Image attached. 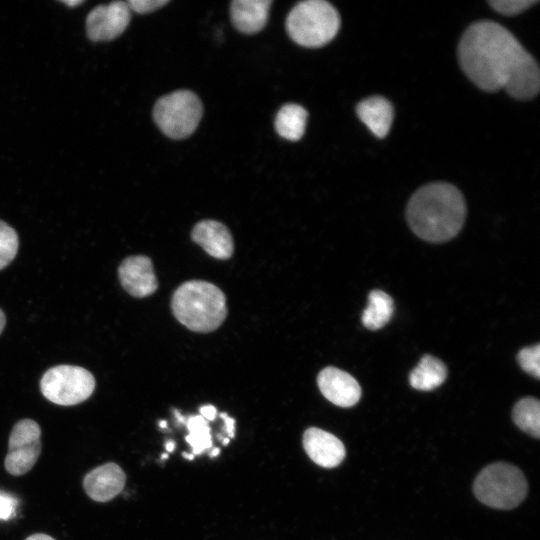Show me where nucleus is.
<instances>
[{"label": "nucleus", "mask_w": 540, "mask_h": 540, "mask_svg": "<svg viewBox=\"0 0 540 540\" xmlns=\"http://www.w3.org/2000/svg\"><path fill=\"white\" fill-rule=\"evenodd\" d=\"M171 309L181 324L200 333L216 330L227 316L223 291L202 280L181 284L172 295Z\"/></svg>", "instance_id": "7ed1b4c3"}, {"label": "nucleus", "mask_w": 540, "mask_h": 540, "mask_svg": "<svg viewBox=\"0 0 540 540\" xmlns=\"http://www.w3.org/2000/svg\"><path fill=\"white\" fill-rule=\"evenodd\" d=\"M118 275L122 287L137 298L149 296L158 288L152 261L144 255L124 259L118 268Z\"/></svg>", "instance_id": "9d476101"}, {"label": "nucleus", "mask_w": 540, "mask_h": 540, "mask_svg": "<svg viewBox=\"0 0 540 540\" xmlns=\"http://www.w3.org/2000/svg\"><path fill=\"white\" fill-rule=\"evenodd\" d=\"M219 453H220L219 448L215 447V448H212V450H211V452H210V456H211V457H215V456H217Z\"/></svg>", "instance_id": "473e14b6"}, {"label": "nucleus", "mask_w": 540, "mask_h": 540, "mask_svg": "<svg viewBox=\"0 0 540 540\" xmlns=\"http://www.w3.org/2000/svg\"><path fill=\"white\" fill-rule=\"evenodd\" d=\"M184 424L189 434L185 440L192 447V454L199 455L212 447L211 429L208 421L200 414L188 417Z\"/></svg>", "instance_id": "412c9836"}, {"label": "nucleus", "mask_w": 540, "mask_h": 540, "mask_svg": "<svg viewBox=\"0 0 540 540\" xmlns=\"http://www.w3.org/2000/svg\"><path fill=\"white\" fill-rule=\"evenodd\" d=\"M406 215L419 238L431 243L446 242L459 233L465 222V199L452 184L429 183L412 195Z\"/></svg>", "instance_id": "f03ea898"}, {"label": "nucleus", "mask_w": 540, "mask_h": 540, "mask_svg": "<svg viewBox=\"0 0 540 540\" xmlns=\"http://www.w3.org/2000/svg\"><path fill=\"white\" fill-rule=\"evenodd\" d=\"M514 423L524 432L538 439L540 436V402L533 397L519 400L512 411Z\"/></svg>", "instance_id": "aec40b11"}, {"label": "nucleus", "mask_w": 540, "mask_h": 540, "mask_svg": "<svg viewBox=\"0 0 540 540\" xmlns=\"http://www.w3.org/2000/svg\"><path fill=\"white\" fill-rule=\"evenodd\" d=\"M25 540H55V539L47 534L37 533V534H33L27 537Z\"/></svg>", "instance_id": "c85d7f7f"}, {"label": "nucleus", "mask_w": 540, "mask_h": 540, "mask_svg": "<svg viewBox=\"0 0 540 540\" xmlns=\"http://www.w3.org/2000/svg\"><path fill=\"white\" fill-rule=\"evenodd\" d=\"M18 500L6 492H0V520L10 519L15 515Z\"/></svg>", "instance_id": "a878e982"}, {"label": "nucleus", "mask_w": 540, "mask_h": 540, "mask_svg": "<svg viewBox=\"0 0 540 540\" xmlns=\"http://www.w3.org/2000/svg\"><path fill=\"white\" fill-rule=\"evenodd\" d=\"M126 475L116 463H105L89 471L83 480L87 495L97 502H107L123 490Z\"/></svg>", "instance_id": "ddd939ff"}, {"label": "nucleus", "mask_w": 540, "mask_h": 540, "mask_svg": "<svg viewBox=\"0 0 540 540\" xmlns=\"http://www.w3.org/2000/svg\"><path fill=\"white\" fill-rule=\"evenodd\" d=\"M476 498L496 509H513L526 497L528 484L522 471L506 462L486 466L473 484Z\"/></svg>", "instance_id": "39448f33"}, {"label": "nucleus", "mask_w": 540, "mask_h": 540, "mask_svg": "<svg viewBox=\"0 0 540 540\" xmlns=\"http://www.w3.org/2000/svg\"><path fill=\"white\" fill-rule=\"evenodd\" d=\"M182 455H183L184 458H186L188 460H193V458H194L193 454H187L186 452H183Z\"/></svg>", "instance_id": "72a5a7b5"}, {"label": "nucleus", "mask_w": 540, "mask_h": 540, "mask_svg": "<svg viewBox=\"0 0 540 540\" xmlns=\"http://www.w3.org/2000/svg\"><path fill=\"white\" fill-rule=\"evenodd\" d=\"M447 377V368L438 358L424 355L409 375L410 385L421 391L439 387Z\"/></svg>", "instance_id": "f3484780"}, {"label": "nucleus", "mask_w": 540, "mask_h": 540, "mask_svg": "<svg viewBox=\"0 0 540 540\" xmlns=\"http://www.w3.org/2000/svg\"><path fill=\"white\" fill-rule=\"evenodd\" d=\"M225 423V433L228 435V438L234 437V429H235V420L231 418L227 413L221 412L219 415Z\"/></svg>", "instance_id": "cd10ccee"}, {"label": "nucleus", "mask_w": 540, "mask_h": 540, "mask_svg": "<svg viewBox=\"0 0 540 540\" xmlns=\"http://www.w3.org/2000/svg\"><path fill=\"white\" fill-rule=\"evenodd\" d=\"M191 238L214 258L225 260L233 254L232 235L228 228L218 221L198 222L192 229Z\"/></svg>", "instance_id": "4468645a"}, {"label": "nucleus", "mask_w": 540, "mask_h": 540, "mask_svg": "<svg viewBox=\"0 0 540 540\" xmlns=\"http://www.w3.org/2000/svg\"><path fill=\"white\" fill-rule=\"evenodd\" d=\"M322 395L333 404L348 408L358 403L361 388L356 379L336 367H326L317 376Z\"/></svg>", "instance_id": "9b49d317"}, {"label": "nucleus", "mask_w": 540, "mask_h": 540, "mask_svg": "<svg viewBox=\"0 0 540 540\" xmlns=\"http://www.w3.org/2000/svg\"><path fill=\"white\" fill-rule=\"evenodd\" d=\"M339 27V13L324 0L302 1L292 8L286 19V30L290 38L309 48L329 43Z\"/></svg>", "instance_id": "20e7f679"}, {"label": "nucleus", "mask_w": 540, "mask_h": 540, "mask_svg": "<svg viewBox=\"0 0 540 540\" xmlns=\"http://www.w3.org/2000/svg\"><path fill=\"white\" fill-rule=\"evenodd\" d=\"M169 3V0H130L127 2L130 10L140 14L153 12Z\"/></svg>", "instance_id": "393cba45"}, {"label": "nucleus", "mask_w": 540, "mask_h": 540, "mask_svg": "<svg viewBox=\"0 0 540 540\" xmlns=\"http://www.w3.org/2000/svg\"><path fill=\"white\" fill-rule=\"evenodd\" d=\"M64 4L68 5L69 7L73 8L74 6L80 5L83 3L81 0H68V1H62Z\"/></svg>", "instance_id": "c756f323"}, {"label": "nucleus", "mask_w": 540, "mask_h": 540, "mask_svg": "<svg viewBox=\"0 0 540 540\" xmlns=\"http://www.w3.org/2000/svg\"><path fill=\"white\" fill-rule=\"evenodd\" d=\"M41 453V429L31 419L18 421L9 436L8 452L4 461L8 473L20 476L29 472Z\"/></svg>", "instance_id": "6e6552de"}, {"label": "nucleus", "mask_w": 540, "mask_h": 540, "mask_svg": "<svg viewBox=\"0 0 540 540\" xmlns=\"http://www.w3.org/2000/svg\"><path fill=\"white\" fill-rule=\"evenodd\" d=\"M94 388V376L85 368L72 365L52 367L44 373L40 381L44 397L63 406L85 401L91 396Z\"/></svg>", "instance_id": "0eeeda50"}, {"label": "nucleus", "mask_w": 540, "mask_h": 540, "mask_svg": "<svg viewBox=\"0 0 540 540\" xmlns=\"http://www.w3.org/2000/svg\"><path fill=\"white\" fill-rule=\"evenodd\" d=\"M18 246L19 239L16 231L0 220V270L12 262L17 254Z\"/></svg>", "instance_id": "4be33fe9"}, {"label": "nucleus", "mask_w": 540, "mask_h": 540, "mask_svg": "<svg viewBox=\"0 0 540 540\" xmlns=\"http://www.w3.org/2000/svg\"><path fill=\"white\" fill-rule=\"evenodd\" d=\"M127 2L114 1L91 10L86 19V32L90 40L110 41L121 35L128 26L131 13Z\"/></svg>", "instance_id": "1a4fd4ad"}, {"label": "nucleus", "mask_w": 540, "mask_h": 540, "mask_svg": "<svg viewBox=\"0 0 540 540\" xmlns=\"http://www.w3.org/2000/svg\"><path fill=\"white\" fill-rule=\"evenodd\" d=\"M307 116V111L302 106L286 104L276 115L275 129L282 138L297 141L305 132Z\"/></svg>", "instance_id": "a211bd4d"}, {"label": "nucleus", "mask_w": 540, "mask_h": 540, "mask_svg": "<svg viewBox=\"0 0 540 540\" xmlns=\"http://www.w3.org/2000/svg\"><path fill=\"white\" fill-rule=\"evenodd\" d=\"M159 426H160L161 428H166V427H167V422H166L165 420H161V421L159 422Z\"/></svg>", "instance_id": "f704fd0d"}, {"label": "nucleus", "mask_w": 540, "mask_h": 540, "mask_svg": "<svg viewBox=\"0 0 540 540\" xmlns=\"http://www.w3.org/2000/svg\"><path fill=\"white\" fill-rule=\"evenodd\" d=\"M393 312L394 302L390 295L381 290H373L369 293L368 306L362 314V323L367 329H380L389 322Z\"/></svg>", "instance_id": "6ab92c4d"}, {"label": "nucleus", "mask_w": 540, "mask_h": 540, "mask_svg": "<svg viewBox=\"0 0 540 540\" xmlns=\"http://www.w3.org/2000/svg\"><path fill=\"white\" fill-rule=\"evenodd\" d=\"M200 415L207 421L215 420L217 416V409L211 404L203 405L199 408Z\"/></svg>", "instance_id": "bb28decb"}, {"label": "nucleus", "mask_w": 540, "mask_h": 540, "mask_svg": "<svg viewBox=\"0 0 540 540\" xmlns=\"http://www.w3.org/2000/svg\"><path fill=\"white\" fill-rule=\"evenodd\" d=\"M165 448H166V450H167L168 452L174 451V449H175V442L172 441V440H171V441H167V442L165 443Z\"/></svg>", "instance_id": "2f4dec72"}, {"label": "nucleus", "mask_w": 540, "mask_h": 540, "mask_svg": "<svg viewBox=\"0 0 540 540\" xmlns=\"http://www.w3.org/2000/svg\"><path fill=\"white\" fill-rule=\"evenodd\" d=\"M302 444L308 457L324 468L338 466L346 455L344 444L339 438L317 427L305 430Z\"/></svg>", "instance_id": "f8f14e48"}, {"label": "nucleus", "mask_w": 540, "mask_h": 540, "mask_svg": "<svg viewBox=\"0 0 540 540\" xmlns=\"http://www.w3.org/2000/svg\"><path fill=\"white\" fill-rule=\"evenodd\" d=\"M203 107L196 94L189 90H177L155 103L153 118L156 125L172 139H184L197 128Z\"/></svg>", "instance_id": "423d86ee"}, {"label": "nucleus", "mask_w": 540, "mask_h": 540, "mask_svg": "<svg viewBox=\"0 0 540 540\" xmlns=\"http://www.w3.org/2000/svg\"><path fill=\"white\" fill-rule=\"evenodd\" d=\"M360 120L377 137H385L391 127L394 110L391 103L381 96L362 100L356 107Z\"/></svg>", "instance_id": "dca6fc26"}, {"label": "nucleus", "mask_w": 540, "mask_h": 540, "mask_svg": "<svg viewBox=\"0 0 540 540\" xmlns=\"http://www.w3.org/2000/svg\"><path fill=\"white\" fill-rule=\"evenodd\" d=\"M517 360L521 368L539 379L540 376V345L523 348L517 355Z\"/></svg>", "instance_id": "5701e85b"}, {"label": "nucleus", "mask_w": 540, "mask_h": 540, "mask_svg": "<svg viewBox=\"0 0 540 540\" xmlns=\"http://www.w3.org/2000/svg\"><path fill=\"white\" fill-rule=\"evenodd\" d=\"M5 323H6V320H5L4 312L0 309V334L4 329Z\"/></svg>", "instance_id": "7c9ffc66"}, {"label": "nucleus", "mask_w": 540, "mask_h": 540, "mask_svg": "<svg viewBox=\"0 0 540 540\" xmlns=\"http://www.w3.org/2000/svg\"><path fill=\"white\" fill-rule=\"evenodd\" d=\"M458 60L466 76L488 92L505 89L519 100L534 98L540 87L536 60L500 24L482 20L471 24L458 45Z\"/></svg>", "instance_id": "f257e3e1"}, {"label": "nucleus", "mask_w": 540, "mask_h": 540, "mask_svg": "<svg viewBox=\"0 0 540 540\" xmlns=\"http://www.w3.org/2000/svg\"><path fill=\"white\" fill-rule=\"evenodd\" d=\"M228 443H229V438L228 437L222 439V444L223 445H227Z\"/></svg>", "instance_id": "c9c22d12"}, {"label": "nucleus", "mask_w": 540, "mask_h": 540, "mask_svg": "<svg viewBox=\"0 0 540 540\" xmlns=\"http://www.w3.org/2000/svg\"><path fill=\"white\" fill-rule=\"evenodd\" d=\"M271 0H235L230 14L234 27L244 34H255L267 23Z\"/></svg>", "instance_id": "2eb2a0df"}, {"label": "nucleus", "mask_w": 540, "mask_h": 540, "mask_svg": "<svg viewBox=\"0 0 540 540\" xmlns=\"http://www.w3.org/2000/svg\"><path fill=\"white\" fill-rule=\"evenodd\" d=\"M537 0H490L488 3L498 13L516 15L537 3Z\"/></svg>", "instance_id": "b1692460"}, {"label": "nucleus", "mask_w": 540, "mask_h": 540, "mask_svg": "<svg viewBox=\"0 0 540 540\" xmlns=\"http://www.w3.org/2000/svg\"><path fill=\"white\" fill-rule=\"evenodd\" d=\"M161 458H162V459H167V458H168V455H167V454H163Z\"/></svg>", "instance_id": "e433bc0d"}]
</instances>
